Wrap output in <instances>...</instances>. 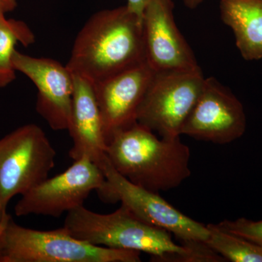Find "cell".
<instances>
[{
  "label": "cell",
  "instance_id": "4fadbf2b",
  "mask_svg": "<svg viewBox=\"0 0 262 262\" xmlns=\"http://www.w3.org/2000/svg\"><path fill=\"white\" fill-rule=\"evenodd\" d=\"M74 75V93L70 124L73 146L70 157L74 161L87 157L100 167L106 157V143L102 117L92 82Z\"/></svg>",
  "mask_w": 262,
  "mask_h": 262
},
{
  "label": "cell",
  "instance_id": "ba28073f",
  "mask_svg": "<svg viewBox=\"0 0 262 262\" xmlns=\"http://www.w3.org/2000/svg\"><path fill=\"white\" fill-rule=\"evenodd\" d=\"M104 181L102 170L97 164L82 157L63 173L46 179L23 194L15 205V215L58 218L83 206L89 194L102 187Z\"/></svg>",
  "mask_w": 262,
  "mask_h": 262
},
{
  "label": "cell",
  "instance_id": "52a82bcc",
  "mask_svg": "<svg viewBox=\"0 0 262 262\" xmlns=\"http://www.w3.org/2000/svg\"><path fill=\"white\" fill-rule=\"evenodd\" d=\"M201 69L155 72L137 113V122L160 137L182 136L184 122L204 84Z\"/></svg>",
  "mask_w": 262,
  "mask_h": 262
},
{
  "label": "cell",
  "instance_id": "277c9868",
  "mask_svg": "<svg viewBox=\"0 0 262 262\" xmlns=\"http://www.w3.org/2000/svg\"><path fill=\"white\" fill-rule=\"evenodd\" d=\"M141 253L95 246L64 228L36 230L11 217L0 237V262H140Z\"/></svg>",
  "mask_w": 262,
  "mask_h": 262
},
{
  "label": "cell",
  "instance_id": "5b68a950",
  "mask_svg": "<svg viewBox=\"0 0 262 262\" xmlns=\"http://www.w3.org/2000/svg\"><path fill=\"white\" fill-rule=\"evenodd\" d=\"M100 168L105 181L96 192L101 201L108 203L120 202L139 220L173 234L183 246L208 241L209 232L206 225L184 215L159 193L129 182L113 168L106 156Z\"/></svg>",
  "mask_w": 262,
  "mask_h": 262
},
{
  "label": "cell",
  "instance_id": "ffe728a7",
  "mask_svg": "<svg viewBox=\"0 0 262 262\" xmlns=\"http://www.w3.org/2000/svg\"><path fill=\"white\" fill-rule=\"evenodd\" d=\"M10 218V215L7 213L6 209L0 206V237H1L5 226H6Z\"/></svg>",
  "mask_w": 262,
  "mask_h": 262
},
{
  "label": "cell",
  "instance_id": "30bf717a",
  "mask_svg": "<svg viewBox=\"0 0 262 262\" xmlns=\"http://www.w3.org/2000/svg\"><path fill=\"white\" fill-rule=\"evenodd\" d=\"M13 63L37 88L36 110L53 130H67L74 93V75L67 66L48 58H37L15 50Z\"/></svg>",
  "mask_w": 262,
  "mask_h": 262
},
{
  "label": "cell",
  "instance_id": "44dd1931",
  "mask_svg": "<svg viewBox=\"0 0 262 262\" xmlns=\"http://www.w3.org/2000/svg\"><path fill=\"white\" fill-rule=\"evenodd\" d=\"M183 2L189 9H194L203 3V0H183Z\"/></svg>",
  "mask_w": 262,
  "mask_h": 262
},
{
  "label": "cell",
  "instance_id": "d6986e66",
  "mask_svg": "<svg viewBox=\"0 0 262 262\" xmlns=\"http://www.w3.org/2000/svg\"><path fill=\"white\" fill-rule=\"evenodd\" d=\"M18 6L17 0H0V14L13 11Z\"/></svg>",
  "mask_w": 262,
  "mask_h": 262
},
{
  "label": "cell",
  "instance_id": "7c38bea8",
  "mask_svg": "<svg viewBox=\"0 0 262 262\" xmlns=\"http://www.w3.org/2000/svg\"><path fill=\"white\" fill-rule=\"evenodd\" d=\"M155 74L147 62L94 84L106 145L114 134L137 122V113Z\"/></svg>",
  "mask_w": 262,
  "mask_h": 262
},
{
  "label": "cell",
  "instance_id": "ac0fdd59",
  "mask_svg": "<svg viewBox=\"0 0 262 262\" xmlns=\"http://www.w3.org/2000/svg\"><path fill=\"white\" fill-rule=\"evenodd\" d=\"M149 0H127V6L143 20L144 9Z\"/></svg>",
  "mask_w": 262,
  "mask_h": 262
},
{
  "label": "cell",
  "instance_id": "2e32d148",
  "mask_svg": "<svg viewBox=\"0 0 262 262\" xmlns=\"http://www.w3.org/2000/svg\"><path fill=\"white\" fill-rule=\"evenodd\" d=\"M209 235L206 244L213 251L232 262H262V247L251 241L221 229L207 225Z\"/></svg>",
  "mask_w": 262,
  "mask_h": 262
},
{
  "label": "cell",
  "instance_id": "7a4b0ae2",
  "mask_svg": "<svg viewBox=\"0 0 262 262\" xmlns=\"http://www.w3.org/2000/svg\"><path fill=\"white\" fill-rule=\"evenodd\" d=\"M180 137L158 138L136 122L114 134L106 156L129 182L151 192H165L179 187L192 173L190 149Z\"/></svg>",
  "mask_w": 262,
  "mask_h": 262
},
{
  "label": "cell",
  "instance_id": "6da1fadb",
  "mask_svg": "<svg viewBox=\"0 0 262 262\" xmlns=\"http://www.w3.org/2000/svg\"><path fill=\"white\" fill-rule=\"evenodd\" d=\"M146 61L143 20L125 5L98 11L87 20L67 66L96 84Z\"/></svg>",
  "mask_w": 262,
  "mask_h": 262
},
{
  "label": "cell",
  "instance_id": "9a60e30c",
  "mask_svg": "<svg viewBox=\"0 0 262 262\" xmlns=\"http://www.w3.org/2000/svg\"><path fill=\"white\" fill-rule=\"evenodd\" d=\"M35 41V34L25 22L8 19L5 14H0V89L15 80L16 71L13 56L15 46L20 43L28 47Z\"/></svg>",
  "mask_w": 262,
  "mask_h": 262
},
{
  "label": "cell",
  "instance_id": "8992f818",
  "mask_svg": "<svg viewBox=\"0 0 262 262\" xmlns=\"http://www.w3.org/2000/svg\"><path fill=\"white\" fill-rule=\"evenodd\" d=\"M56 157L46 133L35 124L0 139V206L6 209L13 196L23 195L47 179Z\"/></svg>",
  "mask_w": 262,
  "mask_h": 262
},
{
  "label": "cell",
  "instance_id": "9c48e42d",
  "mask_svg": "<svg viewBox=\"0 0 262 262\" xmlns=\"http://www.w3.org/2000/svg\"><path fill=\"white\" fill-rule=\"evenodd\" d=\"M246 125L244 106L238 98L214 77H208L181 134L196 140L227 144L242 137Z\"/></svg>",
  "mask_w": 262,
  "mask_h": 262
},
{
  "label": "cell",
  "instance_id": "3957f363",
  "mask_svg": "<svg viewBox=\"0 0 262 262\" xmlns=\"http://www.w3.org/2000/svg\"><path fill=\"white\" fill-rule=\"evenodd\" d=\"M63 227L76 238L89 244L147 253L152 261L165 255L181 256L189 251L176 244L170 232L139 220L122 205L108 214L78 207L67 213Z\"/></svg>",
  "mask_w": 262,
  "mask_h": 262
},
{
  "label": "cell",
  "instance_id": "e0dca14e",
  "mask_svg": "<svg viewBox=\"0 0 262 262\" xmlns=\"http://www.w3.org/2000/svg\"><path fill=\"white\" fill-rule=\"evenodd\" d=\"M216 225L221 229L244 237L262 247V220L255 221L246 218L224 220Z\"/></svg>",
  "mask_w": 262,
  "mask_h": 262
},
{
  "label": "cell",
  "instance_id": "5bb4252c",
  "mask_svg": "<svg viewBox=\"0 0 262 262\" xmlns=\"http://www.w3.org/2000/svg\"><path fill=\"white\" fill-rule=\"evenodd\" d=\"M222 21L232 29L246 61L262 58V0H220Z\"/></svg>",
  "mask_w": 262,
  "mask_h": 262
},
{
  "label": "cell",
  "instance_id": "8fae6325",
  "mask_svg": "<svg viewBox=\"0 0 262 262\" xmlns=\"http://www.w3.org/2000/svg\"><path fill=\"white\" fill-rule=\"evenodd\" d=\"M172 0H149L143 15L146 61L155 72L199 70L192 48L177 28Z\"/></svg>",
  "mask_w": 262,
  "mask_h": 262
}]
</instances>
